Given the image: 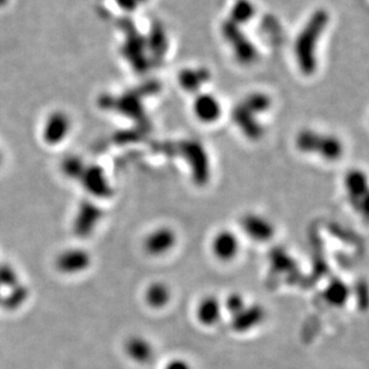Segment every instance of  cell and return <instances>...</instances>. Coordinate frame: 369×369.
<instances>
[{
    "label": "cell",
    "instance_id": "6da1fadb",
    "mask_svg": "<svg viewBox=\"0 0 369 369\" xmlns=\"http://www.w3.org/2000/svg\"><path fill=\"white\" fill-rule=\"evenodd\" d=\"M330 23L328 10L316 9L306 21L294 42V57L300 73L311 77L318 70V47Z\"/></svg>",
    "mask_w": 369,
    "mask_h": 369
},
{
    "label": "cell",
    "instance_id": "7a4b0ae2",
    "mask_svg": "<svg viewBox=\"0 0 369 369\" xmlns=\"http://www.w3.org/2000/svg\"><path fill=\"white\" fill-rule=\"evenodd\" d=\"M297 150L301 153L316 154L320 159L335 162L344 154V144L342 139L331 134H323L316 129H301L295 138Z\"/></svg>",
    "mask_w": 369,
    "mask_h": 369
},
{
    "label": "cell",
    "instance_id": "3957f363",
    "mask_svg": "<svg viewBox=\"0 0 369 369\" xmlns=\"http://www.w3.org/2000/svg\"><path fill=\"white\" fill-rule=\"evenodd\" d=\"M241 245L235 232L223 229L211 241V252L221 262H232L240 253Z\"/></svg>",
    "mask_w": 369,
    "mask_h": 369
},
{
    "label": "cell",
    "instance_id": "277c9868",
    "mask_svg": "<svg viewBox=\"0 0 369 369\" xmlns=\"http://www.w3.org/2000/svg\"><path fill=\"white\" fill-rule=\"evenodd\" d=\"M176 244V232L168 227L154 229L144 240V250L151 257H162L171 252Z\"/></svg>",
    "mask_w": 369,
    "mask_h": 369
},
{
    "label": "cell",
    "instance_id": "5b68a950",
    "mask_svg": "<svg viewBox=\"0 0 369 369\" xmlns=\"http://www.w3.org/2000/svg\"><path fill=\"white\" fill-rule=\"evenodd\" d=\"M241 225L246 235L255 241L264 242L270 240L274 234V225L271 223L270 220L259 213H247L246 216L242 217Z\"/></svg>",
    "mask_w": 369,
    "mask_h": 369
},
{
    "label": "cell",
    "instance_id": "8992f818",
    "mask_svg": "<svg viewBox=\"0 0 369 369\" xmlns=\"http://www.w3.org/2000/svg\"><path fill=\"white\" fill-rule=\"evenodd\" d=\"M90 264V255L83 250H68L58 255L57 267L61 274H80Z\"/></svg>",
    "mask_w": 369,
    "mask_h": 369
},
{
    "label": "cell",
    "instance_id": "52a82bcc",
    "mask_svg": "<svg viewBox=\"0 0 369 369\" xmlns=\"http://www.w3.org/2000/svg\"><path fill=\"white\" fill-rule=\"evenodd\" d=\"M343 188L346 191V196L349 204H354L361 198L363 194L369 191V176L362 169H353L344 176Z\"/></svg>",
    "mask_w": 369,
    "mask_h": 369
},
{
    "label": "cell",
    "instance_id": "ba28073f",
    "mask_svg": "<svg viewBox=\"0 0 369 369\" xmlns=\"http://www.w3.org/2000/svg\"><path fill=\"white\" fill-rule=\"evenodd\" d=\"M70 122L64 114L50 115L47 119L45 127H43V139L50 145H55L64 141L65 137L69 134Z\"/></svg>",
    "mask_w": 369,
    "mask_h": 369
},
{
    "label": "cell",
    "instance_id": "9c48e42d",
    "mask_svg": "<svg viewBox=\"0 0 369 369\" xmlns=\"http://www.w3.org/2000/svg\"><path fill=\"white\" fill-rule=\"evenodd\" d=\"M222 309L223 305L217 297L205 296L199 301L196 309V316L199 323L204 326H213L221 319Z\"/></svg>",
    "mask_w": 369,
    "mask_h": 369
},
{
    "label": "cell",
    "instance_id": "30bf717a",
    "mask_svg": "<svg viewBox=\"0 0 369 369\" xmlns=\"http://www.w3.org/2000/svg\"><path fill=\"white\" fill-rule=\"evenodd\" d=\"M193 112L199 122L213 124L217 122L221 115V103L211 95L199 96L194 102Z\"/></svg>",
    "mask_w": 369,
    "mask_h": 369
},
{
    "label": "cell",
    "instance_id": "8fae6325",
    "mask_svg": "<svg viewBox=\"0 0 369 369\" xmlns=\"http://www.w3.org/2000/svg\"><path fill=\"white\" fill-rule=\"evenodd\" d=\"M171 292L169 287L162 282H155L146 288L145 301L151 309H161L169 304Z\"/></svg>",
    "mask_w": 369,
    "mask_h": 369
},
{
    "label": "cell",
    "instance_id": "7c38bea8",
    "mask_svg": "<svg viewBox=\"0 0 369 369\" xmlns=\"http://www.w3.org/2000/svg\"><path fill=\"white\" fill-rule=\"evenodd\" d=\"M126 353L129 358L139 363H146L153 358L154 349L150 342L139 336L129 338L126 342Z\"/></svg>",
    "mask_w": 369,
    "mask_h": 369
},
{
    "label": "cell",
    "instance_id": "4fadbf2b",
    "mask_svg": "<svg viewBox=\"0 0 369 369\" xmlns=\"http://www.w3.org/2000/svg\"><path fill=\"white\" fill-rule=\"evenodd\" d=\"M255 15V5L250 0H237L232 8V17L234 23H246L251 21Z\"/></svg>",
    "mask_w": 369,
    "mask_h": 369
},
{
    "label": "cell",
    "instance_id": "5bb4252c",
    "mask_svg": "<svg viewBox=\"0 0 369 369\" xmlns=\"http://www.w3.org/2000/svg\"><path fill=\"white\" fill-rule=\"evenodd\" d=\"M166 369H192L191 368V365H188V362L185 361V360H180V358H176V360H173V361L169 362L168 363Z\"/></svg>",
    "mask_w": 369,
    "mask_h": 369
},
{
    "label": "cell",
    "instance_id": "9a60e30c",
    "mask_svg": "<svg viewBox=\"0 0 369 369\" xmlns=\"http://www.w3.org/2000/svg\"><path fill=\"white\" fill-rule=\"evenodd\" d=\"M9 0H0V8H3L4 5L8 4Z\"/></svg>",
    "mask_w": 369,
    "mask_h": 369
}]
</instances>
